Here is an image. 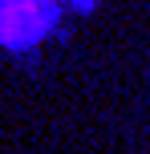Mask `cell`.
I'll use <instances>...</instances> for the list:
<instances>
[{"mask_svg": "<svg viewBox=\"0 0 150 154\" xmlns=\"http://www.w3.org/2000/svg\"><path fill=\"white\" fill-rule=\"evenodd\" d=\"M57 4L45 0H0V45L4 49H32L53 32Z\"/></svg>", "mask_w": 150, "mask_h": 154, "instance_id": "6da1fadb", "label": "cell"}]
</instances>
